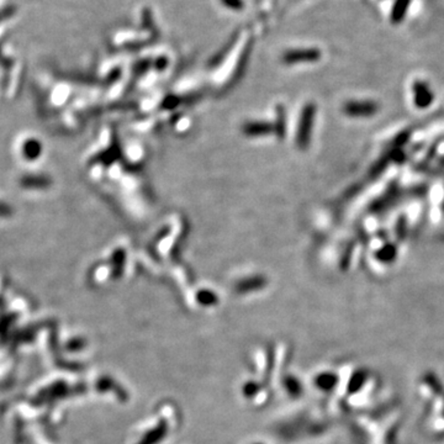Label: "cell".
<instances>
[{
	"label": "cell",
	"mask_w": 444,
	"mask_h": 444,
	"mask_svg": "<svg viewBox=\"0 0 444 444\" xmlns=\"http://www.w3.org/2000/svg\"><path fill=\"white\" fill-rule=\"evenodd\" d=\"M410 3L411 0H396L391 13L392 22L399 23L402 21V19L407 13L408 7H410Z\"/></svg>",
	"instance_id": "6da1fadb"
}]
</instances>
